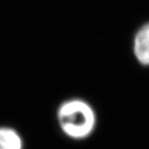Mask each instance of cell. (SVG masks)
Segmentation results:
<instances>
[{
    "label": "cell",
    "instance_id": "7a4b0ae2",
    "mask_svg": "<svg viewBox=\"0 0 149 149\" xmlns=\"http://www.w3.org/2000/svg\"><path fill=\"white\" fill-rule=\"evenodd\" d=\"M133 53L140 65L149 67V22L143 24L135 33Z\"/></svg>",
    "mask_w": 149,
    "mask_h": 149
},
{
    "label": "cell",
    "instance_id": "3957f363",
    "mask_svg": "<svg viewBox=\"0 0 149 149\" xmlns=\"http://www.w3.org/2000/svg\"><path fill=\"white\" fill-rule=\"evenodd\" d=\"M24 142L20 134L12 127H0V149H23Z\"/></svg>",
    "mask_w": 149,
    "mask_h": 149
},
{
    "label": "cell",
    "instance_id": "6da1fadb",
    "mask_svg": "<svg viewBox=\"0 0 149 149\" xmlns=\"http://www.w3.org/2000/svg\"><path fill=\"white\" fill-rule=\"evenodd\" d=\"M57 121L65 136L71 139L83 140L93 133L97 118L91 104L82 99L73 98L58 106Z\"/></svg>",
    "mask_w": 149,
    "mask_h": 149
}]
</instances>
